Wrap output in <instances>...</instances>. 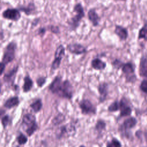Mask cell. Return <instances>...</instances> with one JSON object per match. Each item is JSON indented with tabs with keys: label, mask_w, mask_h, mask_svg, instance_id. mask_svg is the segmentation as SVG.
I'll use <instances>...</instances> for the list:
<instances>
[{
	"label": "cell",
	"mask_w": 147,
	"mask_h": 147,
	"mask_svg": "<svg viewBox=\"0 0 147 147\" xmlns=\"http://www.w3.org/2000/svg\"><path fill=\"white\" fill-rule=\"evenodd\" d=\"M49 90L58 96L71 99L73 96L74 87L68 80H62L60 76L55 77L49 86Z\"/></svg>",
	"instance_id": "1"
},
{
	"label": "cell",
	"mask_w": 147,
	"mask_h": 147,
	"mask_svg": "<svg viewBox=\"0 0 147 147\" xmlns=\"http://www.w3.org/2000/svg\"><path fill=\"white\" fill-rule=\"evenodd\" d=\"M72 11L75 14L67 21L68 30L70 32L76 31L80 26L82 20L85 17L84 9L80 2L76 3L74 5Z\"/></svg>",
	"instance_id": "2"
},
{
	"label": "cell",
	"mask_w": 147,
	"mask_h": 147,
	"mask_svg": "<svg viewBox=\"0 0 147 147\" xmlns=\"http://www.w3.org/2000/svg\"><path fill=\"white\" fill-rule=\"evenodd\" d=\"M17 49V43L16 41L12 40L8 42L4 48L2 58V63L7 65L12 62L16 57V53Z\"/></svg>",
	"instance_id": "3"
},
{
	"label": "cell",
	"mask_w": 147,
	"mask_h": 147,
	"mask_svg": "<svg viewBox=\"0 0 147 147\" xmlns=\"http://www.w3.org/2000/svg\"><path fill=\"white\" fill-rule=\"evenodd\" d=\"M65 54V48L63 44L59 45L55 52L54 59L51 64V70L58 69Z\"/></svg>",
	"instance_id": "4"
},
{
	"label": "cell",
	"mask_w": 147,
	"mask_h": 147,
	"mask_svg": "<svg viewBox=\"0 0 147 147\" xmlns=\"http://www.w3.org/2000/svg\"><path fill=\"white\" fill-rule=\"evenodd\" d=\"M121 69L127 82L133 83L136 80V75L135 74V67L131 62L123 63Z\"/></svg>",
	"instance_id": "5"
},
{
	"label": "cell",
	"mask_w": 147,
	"mask_h": 147,
	"mask_svg": "<svg viewBox=\"0 0 147 147\" xmlns=\"http://www.w3.org/2000/svg\"><path fill=\"white\" fill-rule=\"evenodd\" d=\"M2 17L7 20L17 22L21 18V11L17 7H8L2 11Z\"/></svg>",
	"instance_id": "6"
},
{
	"label": "cell",
	"mask_w": 147,
	"mask_h": 147,
	"mask_svg": "<svg viewBox=\"0 0 147 147\" xmlns=\"http://www.w3.org/2000/svg\"><path fill=\"white\" fill-rule=\"evenodd\" d=\"M79 107L83 114L88 115L96 114V107L92 102L87 99H84L80 101L79 103Z\"/></svg>",
	"instance_id": "7"
},
{
	"label": "cell",
	"mask_w": 147,
	"mask_h": 147,
	"mask_svg": "<svg viewBox=\"0 0 147 147\" xmlns=\"http://www.w3.org/2000/svg\"><path fill=\"white\" fill-rule=\"evenodd\" d=\"M66 49L71 53L75 55H83L87 52V48L78 42H71L67 44Z\"/></svg>",
	"instance_id": "8"
},
{
	"label": "cell",
	"mask_w": 147,
	"mask_h": 147,
	"mask_svg": "<svg viewBox=\"0 0 147 147\" xmlns=\"http://www.w3.org/2000/svg\"><path fill=\"white\" fill-rule=\"evenodd\" d=\"M119 118L129 117L131 114L132 109L125 98H122L119 101Z\"/></svg>",
	"instance_id": "9"
},
{
	"label": "cell",
	"mask_w": 147,
	"mask_h": 147,
	"mask_svg": "<svg viewBox=\"0 0 147 147\" xmlns=\"http://www.w3.org/2000/svg\"><path fill=\"white\" fill-rule=\"evenodd\" d=\"M17 7L24 13L25 15L30 16L35 14L37 12V6L33 2H30L26 5H20Z\"/></svg>",
	"instance_id": "10"
},
{
	"label": "cell",
	"mask_w": 147,
	"mask_h": 147,
	"mask_svg": "<svg viewBox=\"0 0 147 147\" xmlns=\"http://www.w3.org/2000/svg\"><path fill=\"white\" fill-rule=\"evenodd\" d=\"M87 18L93 27H97L99 25L100 17L95 8H90L88 10Z\"/></svg>",
	"instance_id": "11"
},
{
	"label": "cell",
	"mask_w": 147,
	"mask_h": 147,
	"mask_svg": "<svg viewBox=\"0 0 147 147\" xmlns=\"http://www.w3.org/2000/svg\"><path fill=\"white\" fill-rule=\"evenodd\" d=\"M114 33L121 41H126L129 37V32L127 29L120 25H115Z\"/></svg>",
	"instance_id": "12"
},
{
	"label": "cell",
	"mask_w": 147,
	"mask_h": 147,
	"mask_svg": "<svg viewBox=\"0 0 147 147\" xmlns=\"http://www.w3.org/2000/svg\"><path fill=\"white\" fill-rule=\"evenodd\" d=\"M137 124V119L134 117H130L124 120L121 125L119 130L121 131H127L134 128Z\"/></svg>",
	"instance_id": "13"
},
{
	"label": "cell",
	"mask_w": 147,
	"mask_h": 147,
	"mask_svg": "<svg viewBox=\"0 0 147 147\" xmlns=\"http://www.w3.org/2000/svg\"><path fill=\"white\" fill-rule=\"evenodd\" d=\"M18 65H16L7 72L5 74L3 78L4 82L7 84H13L16 76V74L18 72Z\"/></svg>",
	"instance_id": "14"
},
{
	"label": "cell",
	"mask_w": 147,
	"mask_h": 147,
	"mask_svg": "<svg viewBox=\"0 0 147 147\" xmlns=\"http://www.w3.org/2000/svg\"><path fill=\"white\" fill-rule=\"evenodd\" d=\"M138 74L140 76L147 79V56L146 55H142L140 59Z\"/></svg>",
	"instance_id": "15"
},
{
	"label": "cell",
	"mask_w": 147,
	"mask_h": 147,
	"mask_svg": "<svg viewBox=\"0 0 147 147\" xmlns=\"http://www.w3.org/2000/svg\"><path fill=\"white\" fill-rule=\"evenodd\" d=\"M109 85L106 82H102L99 84L98 87V92L99 93V102H103L107 98L108 95Z\"/></svg>",
	"instance_id": "16"
},
{
	"label": "cell",
	"mask_w": 147,
	"mask_h": 147,
	"mask_svg": "<svg viewBox=\"0 0 147 147\" xmlns=\"http://www.w3.org/2000/svg\"><path fill=\"white\" fill-rule=\"evenodd\" d=\"M91 65L93 69L98 70V71H101V70L105 69L107 65L106 62L103 61L102 60H101L100 59H99L98 57L93 59L91 60Z\"/></svg>",
	"instance_id": "17"
},
{
	"label": "cell",
	"mask_w": 147,
	"mask_h": 147,
	"mask_svg": "<svg viewBox=\"0 0 147 147\" xmlns=\"http://www.w3.org/2000/svg\"><path fill=\"white\" fill-rule=\"evenodd\" d=\"M20 103L19 98L18 96H12L8 98L3 103V106L8 109H10L13 107L18 105Z\"/></svg>",
	"instance_id": "18"
},
{
	"label": "cell",
	"mask_w": 147,
	"mask_h": 147,
	"mask_svg": "<svg viewBox=\"0 0 147 147\" xmlns=\"http://www.w3.org/2000/svg\"><path fill=\"white\" fill-rule=\"evenodd\" d=\"M36 117L33 114L31 113H26L22 117V124L29 127L36 122Z\"/></svg>",
	"instance_id": "19"
},
{
	"label": "cell",
	"mask_w": 147,
	"mask_h": 147,
	"mask_svg": "<svg viewBox=\"0 0 147 147\" xmlns=\"http://www.w3.org/2000/svg\"><path fill=\"white\" fill-rule=\"evenodd\" d=\"M33 86V82L29 75H26L24 78V84L22 86L23 91L27 92L30 91Z\"/></svg>",
	"instance_id": "20"
},
{
	"label": "cell",
	"mask_w": 147,
	"mask_h": 147,
	"mask_svg": "<svg viewBox=\"0 0 147 147\" xmlns=\"http://www.w3.org/2000/svg\"><path fill=\"white\" fill-rule=\"evenodd\" d=\"M30 107L34 113L39 112L42 107V102L40 99H37L30 105Z\"/></svg>",
	"instance_id": "21"
},
{
	"label": "cell",
	"mask_w": 147,
	"mask_h": 147,
	"mask_svg": "<svg viewBox=\"0 0 147 147\" xmlns=\"http://www.w3.org/2000/svg\"><path fill=\"white\" fill-rule=\"evenodd\" d=\"M138 39L147 41V25H144L138 31Z\"/></svg>",
	"instance_id": "22"
},
{
	"label": "cell",
	"mask_w": 147,
	"mask_h": 147,
	"mask_svg": "<svg viewBox=\"0 0 147 147\" xmlns=\"http://www.w3.org/2000/svg\"><path fill=\"white\" fill-rule=\"evenodd\" d=\"M106 122L102 120V119H99L97 121L95 125V129L98 133H101L106 129Z\"/></svg>",
	"instance_id": "23"
},
{
	"label": "cell",
	"mask_w": 147,
	"mask_h": 147,
	"mask_svg": "<svg viewBox=\"0 0 147 147\" xmlns=\"http://www.w3.org/2000/svg\"><path fill=\"white\" fill-rule=\"evenodd\" d=\"M65 118L64 114H63L61 113H59L55 117V118L52 120V123L54 125H58L60 123H62L64 120Z\"/></svg>",
	"instance_id": "24"
},
{
	"label": "cell",
	"mask_w": 147,
	"mask_h": 147,
	"mask_svg": "<svg viewBox=\"0 0 147 147\" xmlns=\"http://www.w3.org/2000/svg\"><path fill=\"white\" fill-rule=\"evenodd\" d=\"M108 111L110 113L115 112L119 110V101L115 100L107 108Z\"/></svg>",
	"instance_id": "25"
},
{
	"label": "cell",
	"mask_w": 147,
	"mask_h": 147,
	"mask_svg": "<svg viewBox=\"0 0 147 147\" xmlns=\"http://www.w3.org/2000/svg\"><path fill=\"white\" fill-rule=\"evenodd\" d=\"M38 129V125L36 122L32 125L31 126L28 127L25 130L26 133L29 137H30L32 134H34V133Z\"/></svg>",
	"instance_id": "26"
},
{
	"label": "cell",
	"mask_w": 147,
	"mask_h": 147,
	"mask_svg": "<svg viewBox=\"0 0 147 147\" xmlns=\"http://www.w3.org/2000/svg\"><path fill=\"white\" fill-rule=\"evenodd\" d=\"M106 147H122V144L118 139L113 138L107 143Z\"/></svg>",
	"instance_id": "27"
},
{
	"label": "cell",
	"mask_w": 147,
	"mask_h": 147,
	"mask_svg": "<svg viewBox=\"0 0 147 147\" xmlns=\"http://www.w3.org/2000/svg\"><path fill=\"white\" fill-rule=\"evenodd\" d=\"M17 141L19 145H24L28 141V137L22 133H20L17 137Z\"/></svg>",
	"instance_id": "28"
},
{
	"label": "cell",
	"mask_w": 147,
	"mask_h": 147,
	"mask_svg": "<svg viewBox=\"0 0 147 147\" xmlns=\"http://www.w3.org/2000/svg\"><path fill=\"white\" fill-rule=\"evenodd\" d=\"M48 30H49L51 33L55 34H58L60 33V28L57 25H50L47 26Z\"/></svg>",
	"instance_id": "29"
},
{
	"label": "cell",
	"mask_w": 147,
	"mask_h": 147,
	"mask_svg": "<svg viewBox=\"0 0 147 147\" xmlns=\"http://www.w3.org/2000/svg\"><path fill=\"white\" fill-rule=\"evenodd\" d=\"M140 90L147 95V79H143L140 84Z\"/></svg>",
	"instance_id": "30"
},
{
	"label": "cell",
	"mask_w": 147,
	"mask_h": 147,
	"mask_svg": "<svg viewBox=\"0 0 147 147\" xmlns=\"http://www.w3.org/2000/svg\"><path fill=\"white\" fill-rule=\"evenodd\" d=\"M48 30L47 26H41L38 28L37 30V34L41 37H42L46 33V32Z\"/></svg>",
	"instance_id": "31"
},
{
	"label": "cell",
	"mask_w": 147,
	"mask_h": 147,
	"mask_svg": "<svg viewBox=\"0 0 147 147\" xmlns=\"http://www.w3.org/2000/svg\"><path fill=\"white\" fill-rule=\"evenodd\" d=\"M10 122V117L8 115H5L1 118V123L3 128H6Z\"/></svg>",
	"instance_id": "32"
},
{
	"label": "cell",
	"mask_w": 147,
	"mask_h": 147,
	"mask_svg": "<svg viewBox=\"0 0 147 147\" xmlns=\"http://www.w3.org/2000/svg\"><path fill=\"white\" fill-rule=\"evenodd\" d=\"M123 63L119 59H115L113 62H112V65H113V67L116 68V69H119V68H121L122 65H123Z\"/></svg>",
	"instance_id": "33"
},
{
	"label": "cell",
	"mask_w": 147,
	"mask_h": 147,
	"mask_svg": "<svg viewBox=\"0 0 147 147\" xmlns=\"http://www.w3.org/2000/svg\"><path fill=\"white\" fill-rule=\"evenodd\" d=\"M46 79L47 78L45 76H40L36 79V83L39 87H41L45 84L46 82Z\"/></svg>",
	"instance_id": "34"
},
{
	"label": "cell",
	"mask_w": 147,
	"mask_h": 147,
	"mask_svg": "<svg viewBox=\"0 0 147 147\" xmlns=\"http://www.w3.org/2000/svg\"><path fill=\"white\" fill-rule=\"evenodd\" d=\"M39 21H40V19L39 18H34L32 21V22L31 23V27L32 28H33L34 27H36L38 25V24L39 23Z\"/></svg>",
	"instance_id": "35"
},
{
	"label": "cell",
	"mask_w": 147,
	"mask_h": 147,
	"mask_svg": "<svg viewBox=\"0 0 147 147\" xmlns=\"http://www.w3.org/2000/svg\"><path fill=\"white\" fill-rule=\"evenodd\" d=\"M0 67H1V72H0V75H2V74H3V72L5 71V67H6V65L4 64V63H1V64H0Z\"/></svg>",
	"instance_id": "36"
},
{
	"label": "cell",
	"mask_w": 147,
	"mask_h": 147,
	"mask_svg": "<svg viewBox=\"0 0 147 147\" xmlns=\"http://www.w3.org/2000/svg\"><path fill=\"white\" fill-rule=\"evenodd\" d=\"M3 32L2 30H1V40H2L3 39Z\"/></svg>",
	"instance_id": "37"
},
{
	"label": "cell",
	"mask_w": 147,
	"mask_h": 147,
	"mask_svg": "<svg viewBox=\"0 0 147 147\" xmlns=\"http://www.w3.org/2000/svg\"><path fill=\"white\" fill-rule=\"evenodd\" d=\"M79 147H86V146H84L83 145H82L79 146Z\"/></svg>",
	"instance_id": "38"
},
{
	"label": "cell",
	"mask_w": 147,
	"mask_h": 147,
	"mask_svg": "<svg viewBox=\"0 0 147 147\" xmlns=\"http://www.w3.org/2000/svg\"><path fill=\"white\" fill-rule=\"evenodd\" d=\"M145 113H146V115H147V109L145 110Z\"/></svg>",
	"instance_id": "39"
},
{
	"label": "cell",
	"mask_w": 147,
	"mask_h": 147,
	"mask_svg": "<svg viewBox=\"0 0 147 147\" xmlns=\"http://www.w3.org/2000/svg\"><path fill=\"white\" fill-rule=\"evenodd\" d=\"M121 1H126V0H121Z\"/></svg>",
	"instance_id": "40"
},
{
	"label": "cell",
	"mask_w": 147,
	"mask_h": 147,
	"mask_svg": "<svg viewBox=\"0 0 147 147\" xmlns=\"http://www.w3.org/2000/svg\"><path fill=\"white\" fill-rule=\"evenodd\" d=\"M16 147H20V146H17Z\"/></svg>",
	"instance_id": "41"
},
{
	"label": "cell",
	"mask_w": 147,
	"mask_h": 147,
	"mask_svg": "<svg viewBox=\"0 0 147 147\" xmlns=\"http://www.w3.org/2000/svg\"><path fill=\"white\" fill-rule=\"evenodd\" d=\"M64 1H68V0H64Z\"/></svg>",
	"instance_id": "42"
}]
</instances>
